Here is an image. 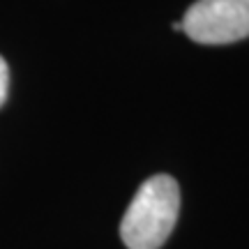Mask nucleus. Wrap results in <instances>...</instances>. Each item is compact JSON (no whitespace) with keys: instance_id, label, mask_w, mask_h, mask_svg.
I'll return each mask as SVG.
<instances>
[{"instance_id":"obj_1","label":"nucleus","mask_w":249,"mask_h":249,"mask_svg":"<svg viewBox=\"0 0 249 249\" xmlns=\"http://www.w3.org/2000/svg\"><path fill=\"white\" fill-rule=\"evenodd\" d=\"M180 214L178 182L157 173L139 187L120 222V238L127 249H160L169 240Z\"/></svg>"},{"instance_id":"obj_2","label":"nucleus","mask_w":249,"mask_h":249,"mask_svg":"<svg viewBox=\"0 0 249 249\" xmlns=\"http://www.w3.org/2000/svg\"><path fill=\"white\" fill-rule=\"evenodd\" d=\"M198 44H231L249 37V0H198L180 21Z\"/></svg>"},{"instance_id":"obj_3","label":"nucleus","mask_w":249,"mask_h":249,"mask_svg":"<svg viewBox=\"0 0 249 249\" xmlns=\"http://www.w3.org/2000/svg\"><path fill=\"white\" fill-rule=\"evenodd\" d=\"M7 92H9V70H7V62H5V58L0 55V107L5 104Z\"/></svg>"}]
</instances>
